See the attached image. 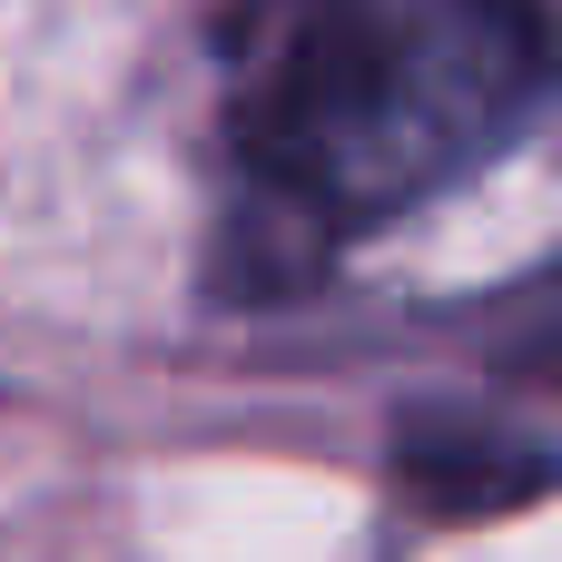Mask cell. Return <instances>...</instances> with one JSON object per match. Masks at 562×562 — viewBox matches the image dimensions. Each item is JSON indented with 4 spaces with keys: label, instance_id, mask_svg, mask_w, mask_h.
<instances>
[{
    "label": "cell",
    "instance_id": "obj_1",
    "mask_svg": "<svg viewBox=\"0 0 562 562\" xmlns=\"http://www.w3.org/2000/svg\"><path fill=\"white\" fill-rule=\"evenodd\" d=\"M543 79L533 0H247L227 30V158L277 227L336 247L494 168Z\"/></svg>",
    "mask_w": 562,
    "mask_h": 562
},
{
    "label": "cell",
    "instance_id": "obj_2",
    "mask_svg": "<svg viewBox=\"0 0 562 562\" xmlns=\"http://www.w3.org/2000/svg\"><path fill=\"white\" fill-rule=\"evenodd\" d=\"M395 474H405L415 504H435V514H514V504L543 494V445L514 435L504 415H454V405H435V415H415V425L395 435Z\"/></svg>",
    "mask_w": 562,
    "mask_h": 562
}]
</instances>
